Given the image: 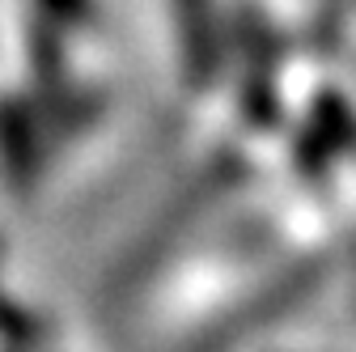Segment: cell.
Listing matches in <instances>:
<instances>
[{
	"label": "cell",
	"mask_w": 356,
	"mask_h": 352,
	"mask_svg": "<svg viewBox=\"0 0 356 352\" xmlns=\"http://www.w3.org/2000/svg\"><path fill=\"white\" fill-rule=\"evenodd\" d=\"M47 9H56L60 17H85V0H42Z\"/></svg>",
	"instance_id": "6da1fadb"
}]
</instances>
